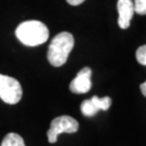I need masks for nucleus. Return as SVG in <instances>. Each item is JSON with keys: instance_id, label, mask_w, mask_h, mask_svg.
Returning <instances> with one entry per match:
<instances>
[{"instance_id": "f257e3e1", "label": "nucleus", "mask_w": 146, "mask_h": 146, "mask_svg": "<svg viewBox=\"0 0 146 146\" xmlns=\"http://www.w3.org/2000/svg\"><path fill=\"white\" fill-rule=\"evenodd\" d=\"M74 36L68 31H62L52 39L48 49V61L54 67L63 66L74 48Z\"/></svg>"}, {"instance_id": "f03ea898", "label": "nucleus", "mask_w": 146, "mask_h": 146, "mask_svg": "<svg viewBox=\"0 0 146 146\" xmlns=\"http://www.w3.org/2000/svg\"><path fill=\"white\" fill-rule=\"evenodd\" d=\"M15 35L23 44L28 47H36L48 40L49 29L40 21H26L17 26Z\"/></svg>"}, {"instance_id": "7ed1b4c3", "label": "nucleus", "mask_w": 146, "mask_h": 146, "mask_svg": "<svg viewBox=\"0 0 146 146\" xmlns=\"http://www.w3.org/2000/svg\"><path fill=\"white\" fill-rule=\"evenodd\" d=\"M23 95L21 84L13 77L0 74V99L7 104L19 103Z\"/></svg>"}, {"instance_id": "20e7f679", "label": "nucleus", "mask_w": 146, "mask_h": 146, "mask_svg": "<svg viewBox=\"0 0 146 146\" xmlns=\"http://www.w3.org/2000/svg\"><path fill=\"white\" fill-rule=\"evenodd\" d=\"M79 129L78 121L70 116H60L51 121L50 129L48 130V141L49 143H55L58 136L61 133H75Z\"/></svg>"}, {"instance_id": "39448f33", "label": "nucleus", "mask_w": 146, "mask_h": 146, "mask_svg": "<svg viewBox=\"0 0 146 146\" xmlns=\"http://www.w3.org/2000/svg\"><path fill=\"white\" fill-rule=\"evenodd\" d=\"M92 70L90 67H84L69 84V90L75 94H84L91 90Z\"/></svg>"}, {"instance_id": "423d86ee", "label": "nucleus", "mask_w": 146, "mask_h": 146, "mask_svg": "<svg viewBox=\"0 0 146 146\" xmlns=\"http://www.w3.org/2000/svg\"><path fill=\"white\" fill-rule=\"evenodd\" d=\"M118 10V25L122 29H127L130 26L131 20L134 14V7L132 0H118L117 2Z\"/></svg>"}, {"instance_id": "0eeeda50", "label": "nucleus", "mask_w": 146, "mask_h": 146, "mask_svg": "<svg viewBox=\"0 0 146 146\" xmlns=\"http://www.w3.org/2000/svg\"><path fill=\"white\" fill-rule=\"evenodd\" d=\"M1 146H26L24 140L17 133H8L3 137Z\"/></svg>"}, {"instance_id": "6e6552de", "label": "nucleus", "mask_w": 146, "mask_h": 146, "mask_svg": "<svg viewBox=\"0 0 146 146\" xmlns=\"http://www.w3.org/2000/svg\"><path fill=\"white\" fill-rule=\"evenodd\" d=\"M80 110L82 115L86 117H93L99 111V110L95 107V105L92 103L91 100H84L80 105Z\"/></svg>"}, {"instance_id": "1a4fd4ad", "label": "nucleus", "mask_w": 146, "mask_h": 146, "mask_svg": "<svg viewBox=\"0 0 146 146\" xmlns=\"http://www.w3.org/2000/svg\"><path fill=\"white\" fill-rule=\"evenodd\" d=\"M90 100L92 101V103L99 110H107L111 105V99L110 96H104V98L92 96Z\"/></svg>"}, {"instance_id": "9d476101", "label": "nucleus", "mask_w": 146, "mask_h": 146, "mask_svg": "<svg viewBox=\"0 0 146 146\" xmlns=\"http://www.w3.org/2000/svg\"><path fill=\"white\" fill-rule=\"evenodd\" d=\"M134 12L140 15H146V0H133Z\"/></svg>"}, {"instance_id": "9b49d317", "label": "nucleus", "mask_w": 146, "mask_h": 146, "mask_svg": "<svg viewBox=\"0 0 146 146\" xmlns=\"http://www.w3.org/2000/svg\"><path fill=\"white\" fill-rule=\"evenodd\" d=\"M135 56L137 62L140 63L141 65L146 66V44L141 46V47L136 50Z\"/></svg>"}, {"instance_id": "f8f14e48", "label": "nucleus", "mask_w": 146, "mask_h": 146, "mask_svg": "<svg viewBox=\"0 0 146 146\" xmlns=\"http://www.w3.org/2000/svg\"><path fill=\"white\" fill-rule=\"evenodd\" d=\"M70 5H79L84 2V0H66Z\"/></svg>"}, {"instance_id": "ddd939ff", "label": "nucleus", "mask_w": 146, "mask_h": 146, "mask_svg": "<svg viewBox=\"0 0 146 146\" xmlns=\"http://www.w3.org/2000/svg\"><path fill=\"white\" fill-rule=\"evenodd\" d=\"M140 90H141L142 94L146 98V81L145 82H143V84H141V86H140Z\"/></svg>"}]
</instances>
